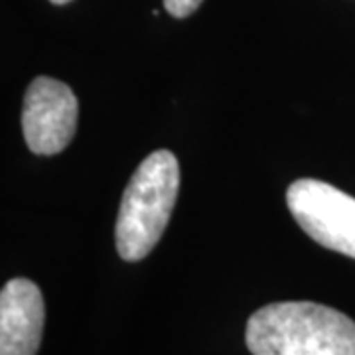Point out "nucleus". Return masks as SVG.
<instances>
[{"instance_id":"obj_1","label":"nucleus","mask_w":355,"mask_h":355,"mask_svg":"<svg viewBox=\"0 0 355 355\" xmlns=\"http://www.w3.org/2000/svg\"><path fill=\"white\" fill-rule=\"evenodd\" d=\"M253 355H355V322L316 302H275L247 322Z\"/></svg>"},{"instance_id":"obj_2","label":"nucleus","mask_w":355,"mask_h":355,"mask_svg":"<svg viewBox=\"0 0 355 355\" xmlns=\"http://www.w3.org/2000/svg\"><path fill=\"white\" fill-rule=\"evenodd\" d=\"M180 188V168L170 150L144 158L128 182L116 217V251L128 263L142 261L160 241Z\"/></svg>"},{"instance_id":"obj_3","label":"nucleus","mask_w":355,"mask_h":355,"mask_svg":"<svg viewBox=\"0 0 355 355\" xmlns=\"http://www.w3.org/2000/svg\"><path fill=\"white\" fill-rule=\"evenodd\" d=\"M286 202L318 245L355 259V198L326 182L302 178L288 188Z\"/></svg>"},{"instance_id":"obj_4","label":"nucleus","mask_w":355,"mask_h":355,"mask_svg":"<svg viewBox=\"0 0 355 355\" xmlns=\"http://www.w3.org/2000/svg\"><path fill=\"white\" fill-rule=\"evenodd\" d=\"M77 105L73 91L51 77H36L24 95L22 130L28 148L40 156L64 150L77 128Z\"/></svg>"},{"instance_id":"obj_5","label":"nucleus","mask_w":355,"mask_h":355,"mask_svg":"<svg viewBox=\"0 0 355 355\" xmlns=\"http://www.w3.org/2000/svg\"><path fill=\"white\" fill-rule=\"evenodd\" d=\"M44 298L38 284L12 279L0 292V355H36L44 328Z\"/></svg>"},{"instance_id":"obj_6","label":"nucleus","mask_w":355,"mask_h":355,"mask_svg":"<svg viewBox=\"0 0 355 355\" xmlns=\"http://www.w3.org/2000/svg\"><path fill=\"white\" fill-rule=\"evenodd\" d=\"M203 0H164V6L168 14H172L174 18H186L193 14Z\"/></svg>"},{"instance_id":"obj_7","label":"nucleus","mask_w":355,"mask_h":355,"mask_svg":"<svg viewBox=\"0 0 355 355\" xmlns=\"http://www.w3.org/2000/svg\"><path fill=\"white\" fill-rule=\"evenodd\" d=\"M51 4H67V2H71V0H50Z\"/></svg>"}]
</instances>
